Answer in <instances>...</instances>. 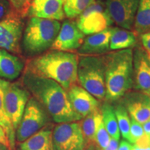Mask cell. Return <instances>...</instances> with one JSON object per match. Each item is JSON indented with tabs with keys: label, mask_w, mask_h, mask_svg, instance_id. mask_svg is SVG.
<instances>
[{
	"label": "cell",
	"mask_w": 150,
	"mask_h": 150,
	"mask_svg": "<svg viewBox=\"0 0 150 150\" xmlns=\"http://www.w3.org/2000/svg\"><path fill=\"white\" fill-rule=\"evenodd\" d=\"M100 109L94 111L82 118L79 121L82 134L88 146L95 145V130H96L97 115Z\"/></svg>",
	"instance_id": "cb8c5ba5"
},
{
	"label": "cell",
	"mask_w": 150,
	"mask_h": 150,
	"mask_svg": "<svg viewBox=\"0 0 150 150\" xmlns=\"http://www.w3.org/2000/svg\"><path fill=\"white\" fill-rule=\"evenodd\" d=\"M145 134L142 125L138 122L131 118L130 130H129V136H130V143L134 145L138 139Z\"/></svg>",
	"instance_id": "f1b7e54d"
},
{
	"label": "cell",
	"mask_w": 150,
	"mask_h": 150,
	"mask_svg": "<svg viewBox=\"0 0 150 150\" xmlns=\"http://www.w3.org/2000/svg\"><path fill=\"white\" fill-rule=\"evenodd\" d=\"M85 35L76 25V21L67 19L61 25L59 32L51 49L59 51L72 52L77 50L83 42Z\"/></svg>",
	"instance_id": "4fadbf2b"
},
{
	"label": "cell",
	"mask_w": 150,
	"mask_h": 150,
	"mask_svg": "<svg viewBox=\"0 0 150 150\" xmlns=\"http://www.w3.org/2000/svg\"><path fill=\"white\" fill-rule=\"evenodd\" d=\"M0 88L3 93L4 104L13 126L16 130L31 94L22 83L10 82L0 78Z\"/></svg>",
	"instance_id": "52a82bcc"
},
{
	"label": "cell",
	"mask_w": 150,
	"mask_h": 150,
	"mask_svg": "<svg viewBox=\"0 0 150 150\" xmlns=\"http://www.w3.org/2000/svg\"><path fill=\"white\" fill-rule=\"evenodd\" d=\"M118 147H119V140L110 138L109 143L104 150H118Z\"/></svg>",
	"instance_id": "d6a6232c"
},
{
	"label": "cell",
	"mask_w": 150,
	"mask_h": 150,
	"mask_svg": "<svg viewBox=\"0 0 150 150\" xmlns=\"http://www.w3.org/2000/svg\"><path fill=\"white\" fill-rule=\"evenodd\" d=\"M78 59L74 52L52 50L29 59L25 70L55 81L67 91L77 82Z\"/></svg>",
	"instance_id": "7a4b0ae2"
},
{
	"label": "cell",
	"mask_w": 150,
	"mask_h": 150,
	"mask_svg": "<svg viewBox=\"0 0 150 150\" xmlns=\"http://www.w3.org/2000/svg\"><path fill=\"white\" fill-rule=\"evenodd\" d=\"M10 3L11 9L14 13L24 18L27 16L28 11L33 0H8Z\"/></svg>",
	"instance_id": "83f0119b"
},
{
	"label": "cell",
	"mask_w": 150,
	"mask_h": 150,
	"mask_svg": "<svg viewBox=\"0 0 150 150\" xmlns=\"http://www.w3.org/2000/svg\"><path fill=\"white\" fill-rule=\"evenodd\" d=\"M100 112L105 128L106 129L110 136L120 140V132L118 127L117 118L114 112V108L109 102L106 101L102 104Z\"/></svg>",
	"instance_id": "7402d4cb"
},
{
	"label": "cell",
	"mask_w": 150,
	"mask_h": 150,
	"mask_svg": "<svg viewBox=\"0 0 150 150\" xmlns=\"http://www.w3.org/2000/svg\"><path fill=\"white\" fill-rule=\"evenodd\" d=\"M57 20L31 17L24 28L22 52L27 56H38L51 49L61 28Z\"/></svg>",
	"instance_id": "277c9868"
},
{
	"label": "cell",
	"mask_w": 150,
	"mask_h": 150,
	"mask_svg": "<svg viewBox=\"0 0 150 150\" xmlns=\"http://www.w3.org/2000/svg\"><path fill=\"white\" fill-rule=\"evenodd\" d=\"M52 144L54 150H84L88 147L79 121L58 123L54 126Z\"/></svg>",
	"instance_id": "9c48e42d"
},
{
	"label": "cell",
	"mask_w": 150,
	"mask_h": 150,
	"mask_svg": "<svg viewBox=\"0 0 150 150\" xmlns=\"http://www.w3.org/2000/svg\"><path fill=\"white\" fill-rule=\"evenodd\" d=\"M96 150H101V149H99L98 147H97V148H96Z\"/></svg>",
	"instance_id": "60d3db41"
},
{
	"label": "cell",
	"mask_w": 150,
	"mask_h": 150,
	"mask_svg": "<svg viewBox=\"0 0 150 150\" xmlns=\"http://www.w3.org/2000/svg\"><path fill=\"white\" fill-rule=\"evenodd\" d=\"M76 25L84 35L101 32L113 23L102 1H95L77 17Z\"/></svg>",
	"instance_id": "ba28073f"
},
{
	"label": "cell",
	"mask_w": 150,
	"mask_h": 150,
	"mask_svg": "<svg viewBox=\"0 0 150 150\" xmlns=\"http://www.w3.org/2000/svg\"><path fill=\"white\" fill-rule=\"evenodd\" d=\"M0 150H11L8 146L4 145L2 142H0Z\"/></svg>",
	"instance_id": "74e56055"
},
{
	"label": "cell",
	"mask_w": 150,
	"mask_h": 150,
	"mask_svg": "<svg viewBox=\"0 0 150 150\" xmlns=\"http://www.w3.org/2000/svg\"><path fill=\"white\" fill-rule=\"evenodd\" d=\"M140 38H141L142 47L145 51L149 53L150 52V31L142 34L140 35Z\"/></svg>",
	"instance_id": "1f68e13d"
},
{
	"label": "cell",
	"mask_w": 150,
	"mask_h": 150,
	"mask_svg": "<svg viewBox=\"0 0 150 150\" xmlns=\"http://www.w3.org/2000/svg\"><path fill=\"white\" fill-rule=\"evenodd\" d=\"M0 142H2L3 144H4V145L8 146V147H10L8 140V139H7V137H6V136L5 132L4 131V130L1 127H0Z\"/></svg>",
	"instance_id": "e575fe53"
},
{
	"label": "cell",
	"mask_w": 150,
	"mask_h": 150,
	"mask_svg": "<svg viewBox=\"0 0 150 150\" xmlns=\"http://www.w3.org/2000/svg\"><path fill=\"white\" fill-rule=\"evenodd\" d=\"M132 144L130 143L126 140H122L119 144L118 150H131L132 149Z\"/></svg>",
	"instance_id": "836d02e7"
},
{
	"label": "cell",
	"mask_w": 150,
	"mask_h": 150,
	"mask_svg": "<svg viewBox=\"0 0 150 150\" xmlns=\"http://www.w3.org/2000/svg\"><path fill=\"white\" fill-rule=\"evenodd\" d=\"M116 118H117L120 132L122 136L123 139L130 142L129 130H130L131 117L125 106L122 104H117L114 108Z\"/></svg>",
	"instance_id": "484cf974"
},
{
	"label": "cell",
	"mask_w": 150,
	"mask_h": 150,
	"mask_svg": "<svg viewBox=\"0 0 150 150\" xmlns=\"http://www.w3.org/2000/svg\"><path fill=\"white\" fill-rule=\"evenodd\" d=\"M14 150H16V149H14Z\"/></svg>",
	"instance_id": "7bdbcfd3"
},
{
	"label": "cell",
	"mask_w": 150,
	"mask_h": 150,
	"mask_svg": "<svg viewBox=\"0 0 150 150\" xmlns=\"http://www.w3.org/2000/svg\"><path fill=\"white\" fill-rule=\"evenodd\" d=\"M133 27L140 35L150 31V0H139Z\"/></svg>",
	"instance_id": "44dd1931"
},
{
	"label": "cell",
	"mask_w": 150,
	"mask_h": 150,
	"mask_svg": "<svg viewBox=\"0 0 150 150\" xmlns=\"http://www.w3.org/2000/svg\"><path fill=\"white\" fill-rule=\"evenodd\" d=\"M134 145L139 147H150V136L145 134L140 139H138Z\"/></svg>",
	"instance_id": "4dcf8cb0"
},
{
	"label": "cell",
	"mask_w": 150,
	"mask_h": 150,
	"mask_svg": "<svg viewBox=\"0 0 150 150\" xmlns=\"http://www.w3.org/2000/svg\"><path fill=\"white\" fill-rule=\"evenodd\" d=\"M53 125L50 124L27 139L17 144V150H54L52 144Z\"/></svg>",
	"instance_id": "d6986e66"
},
{
	"label": "cell",
	"mask_w": 150,
	"mask_h": 150,
	"mask_svg": "<svg viewBox=\"0 0 150 150\" xmlns=\"http://www.w3.org/2000/svg\"><path fill=\"white\" fill-rule=\"evenodd\" d=\"M110 138L111 137L110 136L106 129L105 128L101 112L99 110L97 115L96 130H95V145H97V147H98L101 150H104L109 143Z\"/></svg>",
	"instance_id": "4316f807"
},
{
	"label": "cell",
	"mask_w": 150,
	"mask_h": 150,
	"mask_svg": "<svg viewBox=\"0 0 150 150\" xmlns=\"http://www.w3.org/2000/svg\"><path fill=\"white\" fill-rule=\"evenodd\" d=\"M73 109L82 118L99 109L100 102L81 86L74 84L67 90Z\"/></svg>",
	"instance_id": "9a60e30c"
},
{
	"label": "cell",
	"mask_w": 150,
	"mask_h": 150,
	"mask_svg": "<svg viewBox=\"0 0 150 150\" xmlns=\"http://www.w3.org/2000/svg\"><path fill=\"white\" fill-rule=\"evenodd\" d=\"M147 54H148V56H149V59L150 60V52H149V53H147Z\"/></svg>",
	"instance_id": "ab89813d"
},
{
	"label": "cell",
	"mask_w": 150,
	"mask_h": 150,
	"mask_svg": "<svg viewBox=\"0 0 150 150\" xmlns=\"http://www.w3.org/2000/svg\"><path fill=\"white\" fill-rule=\"evenodd\" d=\"M139 0H106V10L113 23L122 29L134 27Z\"/></svg>",
	"instance_id": "8fae6325"
},
{
	"label": "cell",
	"mask_w": 150,
	"mask_h": 150,
	"mask_svg": "<svg viewBox=\"0 0 150 150\" xmlns=\"http://www.w3.org/2000/svg\"><path fill=\"white\" fill-rule=\"evenodd\" d=\"M133 88L150 96V60L139 46L133 50Z\"/></svg>",
	"instance_id": "7c38bea8"
},
{
	"label": "cell",
	"mask_w": 150,
	"mask_h": 150,
	"mask_svg": "<svg viewBox=\"0 0 150 150\" xmlns=\"http://www.w3.org/2000/svg\"><path fill=\"white\" fill-rule=\"evenodd\" d=\"M65 16L68 19L77 18L95 0H62Z\"/></svg>",
	"instance_id": "d4e9b609"
},
{
	"label": "cell",
	"mask_w": 150,
	"mask_h": 150,
	"mask_svg": "<svg viewBox=\"0 0 150 150\" xmlns=\"http://www.w3.org/2000/svg\"><path fill=\"white\" fill-rule=\"evenodd\" d=\"M120 99L131 118L142 125L150 120V96L139 91L127 92Z\"/></svg>",
	"instance_id": "5bb4252c"
},
{
	"label": "cell",
	"mask_w": 150,
	"mask_h": 150,
	"mask_svg": "<svg viewBox=\"0 0 150 150\" xmlns=\"http://www.w3.org/2000/svg\"><path fill=\"white\" fill-rule=\"evenodd\" d=\"M24 67L23 59L0 49V78L7 81L16 79L22 74Z\"/></svg>",
	"instance_id": "ac0fdd59"
},
{
	"label": "cell",
	"mask_w": 150,
	"mask_h": 150,
	"mask_svg": "<svg viewBox=\"0 0 150 150\" xmlns=\"http://www.w3.org/2000/svg\"><path fill=\"white\" fill-rule=\"evenodd\" d=\"M111 27H108L101 32L89 35L84 38L81 46L78 50L80 55L101 56L110 50V38Z\"/></svg>",
	"instance_id": "e0dca14e"
},
{
	"label": "cell",
	"mask_w": 150,
	"mask_h": 150,
	"mask_svg": "<svg viewBox=\"0 0 150 150\" xmlns=\"http://www.w3.org/2000/svg\"><path fill=\"white\" fill-rule=\"evenodd\" d=\"M0 127L5 132L11 150L16 148V130L6 110L3 100V93L0 88Z\"/></svg>",
	"instance_id": "603a6c76"
},
{
	"label": "cell",
	"mask_w": 150,
	"mask_h": 150,
	"mask_svg": "<svg viewBox=\"0 0 150 150\" xmlns=\"http://www.w3.org/2000/svg\"><path fill=\"white\" fill-rule=\"evenodd\" d=\"M27 16L61 21L65 15L62 0H33Z\"/></svg>",
	"instance_id": "2e32d148"
},
{
	"label": "cell",
	"mask_w": 150,
	"mask_h": 150,
	"mask_svg": "<svg viewBox=\"0 0 150 150\" xmlns=\"http://www.w3.org/2000/svg\"><path fill=\"white\" fill-rule=\"evenodd\" d=\"M12 12L8 0H0V22L6 18Z\"/></svg>",
	"instance_id": "f546056e"
},
{
	"label": "cell",
	"mask_w": 150,
	"mask_h": 150,
	"mask_svg": "<svg viewBox=\"0 0 150 150\" xmlns=\"http://www.w3.org/2000/svg\"><path fill=\"white\" fill-rule=\"evenodd\" d=\"M84 150H96V148L95 147V146L94 145H89L88 146V147H86Z\"/></svg>",
	"instance_id": "f35d334b"
},
{
	"label": "cell",
	"mask_w": 150,
	"mask_h": 150,
	"mask_svg": "<svg viewBox=\"0 0 150 150\" xmlns=\"http://www.w3.org/2000/svg\"><path fill=\"white\" fill-rule=\"evenodd\" d=\"M21 81L54 122H72L82 119L73 109L67 91L55 81L38 76L24 69Z\"/></svg>",
	"instance_id": "6da1fadb"
},
{
	"label": "cell",
	"mask_w": 150,
	"mask_h": 150,
	"mask_svg": "<svg viewBox=\"0 0 150 150\" xmlns=\"http://www.w3.org/2000/svg\"><path fill=\"white\" fill-rule=\"evenodd\" d=\"M131 150H150V147H139L138 146L134 145L132 146Z\"/></svg>",
	"instance_id": "8d00e7d4"
},
{
	"label": "cell",
	"mask_w": 150,
	"mask_h": 150,
	"mask_svg": "<svg viewBox=\"0 0 150 150\" xmlns=\"http://www.w3.org/2000/svg\"><path fill=\"white\" fill-rule=\"evenodd\" d=\"M137 43L136 34L130 30L120 27L111 28L110 38V50H117L131 49Z\"/></svg>",
	"instance_id": "ffe728a7"
},
{
	"label": "cell",
	"mask_w": 150,
	"mask_h": 150,
	"mask_svg": "<svg viewBox=\"0 0 150 150\" xmlns=\"http://www.w3.org/2000/svg\"><path fill=\"white\" fill-rule=\"evenodd\" d=\"M24 27L23 18L12 11L6 18L0 22V49L20 55Z\"/></svg>",
	"instance_id": "30bf717a"
},
{
	"label": "cell",
	"mask_w": 150,
	"mask_h": 150,
	"mask_svg": "<svg viewBox=\"0 0 150 150\" xmlns=\"http://www.w3.org/2000/svg\"><path fill=\"white\" fill-rule=\"evenodd\" d=\"M97 1H102V0H97Z\"/></svg>",
	"instance_id": "b9f144b4"
},
{
	"label": "cell",
	"mask_w": 150,
	"mask_h": 150,
	"mask_svg": "<svg viewBox=\"0 0 150 150\" xmlns=\"http://www.w3.org/2000/svg\"><path fill=\"white\" fill-rule=\"evenodd\" d=\"M106 99H120L133 88V50H117L104 56Z\"/></svg>",
	"instance_id": "3957f363"
},
{
	"label": "cell",
	"mask_w": 150,
	"mask_h": 150,
	"mask_svg": "<svg viewBox=\"0 0 150 150\" xmlns=\"http://www.w3.org/2000/svg\"><path fill=\"white\" fill-rule=\"evenodd\" d=\"M77 81L99 101L106 98L104 56L81 55L78 59Z\"/></svg>",
	"instance_id": "5b68a950"
},
{
	"label": "cell",
	"mask_w": 150,
	"mask_h": 150,
	"mask_svg": "<svg viewBox=\"0 0 150 150\" xmlns=\"http://www.w3.org/2000/svg\"><path fill=\"white\" fill-rule=\"evenodd\" d=\"M51 117L35 99L31 97L16 130V141L21 142L51 124Z\"/></svg>",
	"instance_id": "8992f818"
},
{
	"label": "cell",
	"mask_w": 150,
	"mask_h": 150,
	"mask_svg": "<svg viewBox=\"0 0 150 150\" xmlns=\"http://www.w3.org/2000/svg\"><path fill=\"white\" fill-rule=\"evenodd\" d=\"M142 128H143L144 132L146 135L150 136V120L142 124Z\"/></svg>",
	"instance_id": "d590c367"
}]
</instances>
